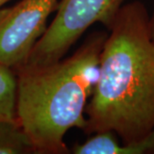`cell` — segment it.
<instances>
[{"label":"cell","mask_w":154,"mask_h":154,"mask_svg":"<svg viewBox=\"0 0 154 154\" xmlns=\"http://www.w3.org/2000/svg\"><path fill=\"white\" fill-rule=\"evenodd\" d=\"M74 154H154V128L145 136L129 143H122L112 131L91 134L82 144L70 149Z\"/></svg>","instance_id":"5b68a950"},{"label":"cell","mask_w":154,"mask_h":154,"mask_svg":"<svg viewBox=\"0 0 154 154\" xmlns=\"http://www.w3.org/2000/svg\"><path fill=\"white\" fill-rule=\"evenodd\" d=\"M35 153L31 140L18 120L0 121V154Z\"/></svg>","instance_id":"8992f818"},{"label":"cell","mask_w":154,"mask_h":154,"mask_svg":"<svg viewBox=\"0 0 154 154\" xmlns=\"http://www.w3.org/2000/svg\"><path fill=\"white\" fill-rule=\"evenodd\" d=\"M17 76L13 68L0 63V121L17 120Z\"/></svg>","instance_id":"52a82bcc"},{"label":"cell","mask_w":154,"mask_h":154,"mask_svg":"<svg viewBox=\"0 0 154 154\" xmlns=\"http://www.w3.org/2000/svg\"><path fill=\"white\" fill-rule=\"evenodd\" d=\"M149 31H150V35H151V38L154 42V2H153V7H152V12L149 13Z\"/></svg>","instance_id":"ba28073f"},{"label":"cell","mask_w":154,"mask_h":154,"mask_svg":"<svg viewBox=\"0 0 154 154\" xmlns=\"http://www.w3.org/2000/svg\"><path fill=\"white\" fill-rule=\"evenodd\" d=\"M107 31H93L70 56L46 65H25L17 76V120L35 154H68L64 137L83 130L85 109L98 78Z\"/></svg>","instance_id":"7a4b0ae2"},{"label":"cell","mask_w":154,"mask_h":154,"mask_svg":"<svg viewBox=\"0 0 154 154\" xmlns=\"http://www.w3.org/2000/svg\"><path fill=\"white\" fill-rule=\"evenodd\" d=\"M59 1L20 0L0 8V63L14 70L25 65Z\"/></svg>","instance_id":"277c9868"},{"label":"cell","mask_w":154,"mask_h":154,"mask_svg":"<svg viewBox=\"0 0 154 154\" xmlns=\"http://www.w3.org/2000/svg\"><path fill=\"white\" fill-rule=\"evenodd\" d=\"M9 1H10V0H0V8L3 7V6H4L6 3L9 2Z\"/></svg>","instance_id":"9c48e42d"},{"label":"cell","mask_w":154,"mask_h":154,"mask_svg":"<svg viewBox=\"0 0 154 154\" xmlns=\"http://www.w3.org/2000/svg\"><path fill=\"white\" fill-rule=\"evenodd\" d=\"M148 21L140 1L124 4L117 14L85 109V134L112 131L129 143L154 128V42Z\"/></svg>","instance_id":"6da1fadb"},{"label":"cell","mask_w":154,"mask_h":154,"mask_svg":"<svg viewBox=\"0 0 154 154\" xmlns=\"http://www.w3.org/2000/svg\"><path fill=\"white\" fill-rule=\"evenodd\" d=\"M125 0H60L56 14L26 64L46 65L62 59L95 23L111 28Z\"/></svg>","instance_id":"3957f363"}]
</instances>
